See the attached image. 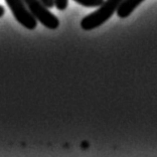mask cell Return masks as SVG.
Wrapping results in <instances>:
<instances>
[{
    "instance_id": "cell-3",
    "label": "cell",
    "mask_w": 157,
    "mask_h": 157,
    "mask_svg": "<svg viewBox=\"0 0 157 157\" xmlns=\"http://www.w3.org/2000/svg\"><path fill=\"white\" fill-rule=\"evenodd\" d=\"M8 7L13 13L15 19L28 30H34L37 27V19L34 17L24 0H5Z\"/></svg>"
},
{
    "instance_id": "cell-6",
    "label": "cell",
    "mask_w": 157,
    "mask_h": 157,
    "mask_svg": "<svg viewBox=\"0 0 157 157\" xmlns=\"http://www.w3.org/2000/svg\"><path fill=\"white\" fill-rule=\"evenodd\" d=\"M54 2H55V7L57 9L63 11L68 7L69 0H54Z\"/></svg>"
},
{
    "instance_id": "cell-4",
    "label": "cell",
    "mask_w": 157,
    "mask_h": 157,
    "mask_svg": "<svg viewBox=\"0 0 157 157\" xmlns=\"http://www.w3.org/2000/svg\"><path fill=\"white\" fill-rule=\"evenodd\" d=\"M144 0H122L117 8V16L119 18H126L133 12L136 7L139 6Z\"/></svg>"
},
{
    "instance_id": "cell-1",
    "label": "cell",
    "mask_w": 157,
    "mask_h": 157,
    "mask_svg": "<svg viewBox=\"0 0 157 157\" xmlns=\"http://www.w3.org/2000/svg\"><path fill=\"white\" fill-rule=\"evenodd\" d=\"M122 0H105V2L101 4L97 11L86 15V17L82 19V29L86 31H90L102 25L114 14V12L117 10Z\"/></svg>"
},
{
    "instance_id": "cell-7",
    "label": "cell",
    "mask_w": 157,
    "mask_h": 157,
    "mask_svg": "<svg viewBox=\"0 0 157 157\" xmlns=\"http://www.w3.org/2000/svg\"><path fill=\"white\" fill-rule=\"evenodd\" d=\"M44 4L45 6H47L48 8H53L55 6V2H54V0H41Z\"/></svg>"
},
{
    "instance_id": "cell-2",
    "label": "cell",
    "mask_w": 157,
    "mask_h": 157,
    "mask_svg": "<svg viewBox=\"0 0 157 157\" xmlns=\"http://www.w3.org/2000/svg\"><path fill=\"white\" fill-rule=\"evenodd\" d=\"M31 13L42 25L46 28L55 30L60 25V21L41 0H24Z\"/></svg>"
},
{
    "instance_id": "cell-5",
    "label": "cell",
    "mask_w": 157,
    "mask_h": 157,
    "mask_svg": "<svg viewBox=\"0 0 157 157\" xmlns=\"http://www.w3.org/2000/svg\"><path fill=\"white\" fill-rule=\"evenodd\" d=\"M74 1H76L78 4H81L82 6L92 8V7L101 6V4L105 2V0H74Z\"/></svg>"
},
{
    "instance_id": "cell-8",
    "label": "cell",
    "mask_w": 157,
    "mask_h": 157,
    "mask_svg": "<svg viewBox=\"0 0 157 157\" xmlns=\"http://www.w3.org/2000/svg\"><path fill=\"white\" fill-rule=\"evenodd\" d=\"M4 14H5V9H4V8L0 5V18H1Z\"/></svg>"
}]
</instances>
